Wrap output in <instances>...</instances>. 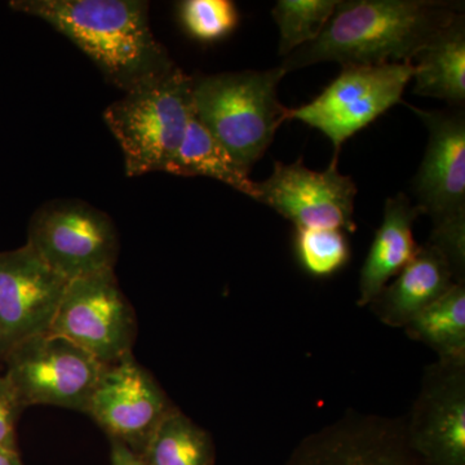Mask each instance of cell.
<instances>
[{"label":"cell","mask_w":465,"mask_h":465,"mask_svg":"<svg viewBox=\"0 0 465 465\" xmlns=\"http://www.w3.org/2000/svg\"><path fill=\"white\" fill-rule=\"evenodd\" d=\"M463 8L442 0H339L316 41L284 57L280 66L289 73L330 61L342 67L412 61Z\"/></svg>","instance_id":"obj_1"},{"label":"cell","mask_w":465,"mask_h":465,"mask_svg":"<svg viewBox=\"0 0 465 465\" xmlns=\"http://www.w3.org/2000/svg\"><path fill=\"white\" fill-rule=\"evenodd\" d=\"M9 7L41 18L96 64L106 81L127 92L173 69L140 0H14Z\"/></svg>","instance_id":"obj_2"},{"label":"cell","mask_w":465,"mask_h":465,"mask_svg":"<svg viewBox=\"0 0 465 465\" xmlns=\"http://www.w3.org/2000/svg\"><path fill=\"white\" fill-rule=\"evenodd\" d=\"M282 67L193 78V110L238 162L251 167L265 154L289 110L278 100Z\"/></svg>","instance_id":"obj_3"},{"label":"cell","mask_w":465,"mask_h":465,"mask_svg":"<svg viewBox=\"0 0 465 465\" xmlns=\"http://www.w3.org/2000/svg\"><path fill=\"white\" fill-rule=\"evenodd\" d=\"M193 78L174 66L125 92L104 112L130 177L166 173L193 115Z\"/></svg>","instance_id":"obj_4"},{"label":"cell","mask_w":465,"mask_h":465,"mask_svg":"<svg viewBox=\"0 0 465 465\" xmlns=\"http://www.w3.org/2000/svg\"><path fill=\"white\" fill-rule=\"evenodd\" d=\"M428 130V145L412 180L416 207L432 219L430 243L454 265L465 262V116L410 105Z\"/></svg>","instance_id":"obj_5"},{"label":"cell","mask_w":465,"mask_h":465,"mask_svg":"<svg viewBox=\"0 0 465 465\" xmlns=\"http://www.w3.org/2000/svg\"><path fill=\"white\" fill-rule=\"evenodd\" d=\"M26 244L67 282L114 271L118 262L114 222L87 202L57 200L42 204L30 220Z\"/></svg>","instance_id":"obj_6"},{"label":"cell","mask_w":465,"mask_h":465,"mask_svg":"<svg viewBox=\"0 0 465 465\" xmlns=\"http://www.w3.org/2000/svg\"><path fill=\"white\" fill-rule=\"evenodd\" d=\"M103 366L74 342L48 331L15 344L2 372L24 409L51 405L85 412Z\"/></svg>","instance_id":"obj_7"},{"label":"cell","mask_w":465,"mask_h":465,"mask_svg":"<svg viewBox=\"0 0 465 465\" xmlns=\"http://www.w3.org/2000/svg\"><path fill=\"white\" fill-rule=\"evenodd\" d=\"M414 64L342 67L320 94L289 110V121L321 131L332 143L335 157L342 143L399 104L414 76Z\"/></svg>","instance_id":"obj_8"},{"label":"cell","mask_w":465,"mask_h":465,"mask_svg":"<svg viewBox=\"0 0 465 465\" xmlns=\"http://www.w3.org/2000/svg\"><path fill=\"white\" fill-rule=\"evenodd\" d=\"M50 332L64 336L103 365L133 354L137 320L114 271L67 283Z\"/></svg>","instance_id":"obj_9"},{"label":"cell","mask_w":465,"mask_h":465,"mask_svg":"<svg viewBox=\"0 0 465 465\" xmlns=\"http://www.w3.org/2000/svg\"><path fill=\"white\" fill-rule=\"evenodd\" d=\"M174 409L154 376L128 354L103 366L85 414L110 440L143 457L153 434Z\"/></svg>","instance_id":"obj_10"},{"label":"cell","mask_w":465,"mask_h":465,"mask_svg":"<svg viewBox=\"0 0 465 465\" xmlns=\"http://www.w3.org/2000/svg\"><path fill=\"white\" fill-rule=\"evenodd\" d=\"M357 186L339 173L338 157L324 171L304 166L302 159L275 162L268 179L256 183L253 200L277 211L296 229H338L356 232L354 201Z\"/></svg>","instance_id":"obj_11"},{"label":"cell","mask_w":465,"mask_h":465,"mask_svg":"<svg viewBox=\"0 0 465 465\" xmlns=\"http://www.w3.org/2000/svg\"><path fill=\"white\" fill-rule=\"evenodd\" d=\"M410 448L423 465H465V362L427 367L409 419Z\"/></svg>","instance_id":"obj_12"},{"label":"cell","mask_w":465,"mask_h":465,"mask_svg":"<svg viewBox=\"0 0 465 465\" xmlns=\"http://www.w3.org/2000/svg\"><path fill=\"white\" fill-rule=\"evenodd\" d=\"M284 465H423L410 448L403 420L348 412L309 434Z\"/></svg>","instance_id":"obj_13"},{"label":"cell","mask_w":465,"mask_h":465,"mask_svg":"<svg viewBox=\"0 0 465 465\" xmlns=\"http://www.w3.org/2000/svg\"><path fill=\"white\" fill-rule=\"evenodd\" d=\"M67 283L27 244L0 252V323L9 347L50 331Z\"/></svg>","instance_id":"obj_14"},{"label":"cell","mask_w":465,"mask_h":465,"mask_svg":"<svg viewBox=\"0 0 465 465\" xmlns=\"http://www.w3.org/2000/svg\"><path fill=\"white\" fill-rule=\"evenodd\" d=\"M454 283L457 277L448 259L427 242L369 307L381 322L403 329Z\"/></svg>","instance_id":"obj_15"},{"label":"cell","mask_w":465,"mask_h":465,"mask_svg":"<svg viewBox=\"0 0 465 465\" xmlns=\"http://www.w3.org/2000/svg\"><path fill=\"white\" fill-rule=\"evenodd\" d=\"M420 210L403 193L385 202L384 217L376 231L374 241L358 282V307H369L391 278L400 273L416 255V243L412 226Z\"/></svg>","instance_id":"obj_16"},{"label":"cell","mask_w":465,"mask_h":465,"mask_svg":"<svg viewBox=\"0 0 465 465\" xmlns=\"http://www.w3.org/2000/svg\"><path fill=\"white\" fill-rule=\"evenodd\" d=\"M412 94L446 101L460 109L465 103V18L459 15L412 60Z\"/></svg>","instance_id":"obj_17"},{"label":"cell","mask_w":465,"mask_h":465,"mask_svg":"<svg viewBox=\"0 0 465 465\" xmlns=\"http://www.w3.org/2000/svg\"><path fill=\"white\" fill-rule=\"evenodd\" d=\"M166 173L176 176L211 177L252 200L255 197L256 182L250 179V170L232 157L225 146L201 124L194 112L179 152Z\"/></svg>","instance_id":"obj_18"},{"label":"cell","mask_w":465,"mask_h":465,"mask_svg":"<svg viewBox=\"0 0 465 465\" xmlns=\"http://www.w3.org/2000/svg\"><path fill=\"white\" fill-rule=\"evenodd\" d=\"M403 330L436 351L439 361L465 362V283L452 284Z\"/></svg>","instance_id":"obj_19"},{"label":"cell","mask_w":465,"mask_h":465,"mask_svg":"<svg viewBox=\"0 0 465 465\" xmlns=\"http://www.w3.org/2000/svg\"><path fill=\"white\" fill-rule=\"evenodd\" d=\"M143 459L148 465H215V442L176 407L153 434Z\"/></svg>","instance_id":"obj_20"},{"label":"cell","mask_w":465,"mask_h":465,"mask_svg":"<svg viewBox=\"0 0 465 465\" xmlns=\"http://www.w3.org/2000/svg\"><path fill=\"white\" fill-rule=\"evenodd\" d=\"M339 0H278L272 9L280 29L278 54L293 51L316 41L335 12Z\"/></svg>","instance_id":"obj_21"},{"label":"cell","mask_w":465,"mask_h":465,"mask_svg":"<svg viewBox=\"0 0 465 465\" xmlns=\"http://www.w3.org/2000/svg\"><path fill=\"white\" fill-rule=\"evenodd\" d=\"M295 252L300 265L313 277H330L351 260V246L338 229H296Z\"/></svg>","instance_id":"obj_22"},{"label":"cell","mask_w":465,"mask_h":465,"mask_svg":"<svg viewBox=\"0 0 465 465\" xmlns=\"http://www.w3.org/2000/svg\"><path fill=\"white\" fill-rule=\"evenodd\" d=\"M180 18L193 38L215 42L234 32L240 15L229 0H185L180 5Z\"/></svg>","instance_id":"obj_23"},{"label":"cell","mask_w":465,"mask_h":465,"mask_svg":"<svg viewBox=\"0 0 465 465\" xmlns=\"http://www.w3.org/2000/svg\"><path fill=\"white\" fill-rule=\"evenodd\" d=\"M24 410L14 388L0 372V449L18 451L17 423Z\"/></svg>","instance_id":"obj_24"},{"label":"cell","mask_w":465,"mask_h":465,"mask_svg":"<svg viewBox=\"0 0 465 465\" xmlns=\"http://www.w3.org/2000/svg\"><path fill=\"white\" fill-rule=\"evenodd\" d=\"M110 446H112V451H110L112 465H148L143 457L134 454L133 450L128 449L124 443L110 440Z\"/></svg>","instance_id":"obj_25"},{"label":"cell","mask_w":465,"mask_h":465,"mask_svg":"<svg viewBox=\"0 0 465 465\" xmlns=\"http://www.w3.org/2000/svg\"><path fill=\"white\" fill-rule=\"evenodd\" d=\"M0 465H25L20 452L15 450L0 449Z\"/></svg>","instance_id":"obj_26"},{"label":"cell","mask_w":465,"mask_h":465,"mask_svg":"<svg viewBox=\"0 0 465 465\" xmlns=\"http://www.w3.org/2000/svg\"><path fill=\"white\" fill-rule=\"evenodd\" d=\"M9 349L11 347H9L7 336H5V329H3L2 323H0V372L3 371V365H5Z\"/></svg>","instance_id":"obj_27"}]
</instances>
